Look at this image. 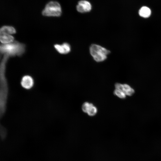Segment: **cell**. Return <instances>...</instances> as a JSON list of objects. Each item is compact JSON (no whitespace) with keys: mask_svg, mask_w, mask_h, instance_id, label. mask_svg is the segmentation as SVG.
Masks as SVG:
<instances>
[{"mask_svg":"<svg viewBox=\"0 0 161 161\" xmlns=\"http://www.w3.org/2000/svg\"><path fill=\"white\" fill-rule=\"evenodd\" d=\"M25 51V45L16 41L8 44H2L0 47L1 54L8 58L21 56L24 54Z\"/></svg>","mask_w":161,"mask_h":161,"instance_id":"obj_1","label":"cell"},{"mask_svg":"<svg viewBox=\"0 0 161 161\" xmlns=\"http://www.w3.org/2000/svg\"><path fill=\"white\" fill-rule=\"evenodd\" d=\"M89 50L94 60L97 62L104 61L110 52L109 50L105 48L96 44H92L90 47Z\"/></svg>","mask_w":161,"mask_h":161,"instance_id":"obj_2","label":"cell"},{"mask_svg":"<svg viewBox=\"0 0 161 161\" xmlns=\"http://www.w3.org/2000/svg\"><path fill=\"white\" fill-rule=\"evenodd\" d=\"M61 13L60 4L57 1H51L46 5L42 13L45 16L58 17L61 15Z\"/></svg>","mask_w":161,"mask_h":161,"instance_id":"obj_3","label":"cell"},{"mask_svg":"<svg viewBox=\"0 0 161 161\" xmlns=\"http://www.w3.org/2000/svg\"><path fill=\"white\" fill-rule=\"evenodd\" d=\"M21 86L26 89H30L33 86L34 80L33 78L30 75H24L21 78Z\"/></svg>","mask_w":161,"mask_h":161,"instance_id":"obj_4","label":"cell"},{"mask_svg":"<svg viewBox=\"0 0 161 161\" xmlns=\"http://www.w3.org/2000/svg\"><path fill=\"white\" fill-rule=\"evenodd\" d=\"M114 86L116 89L122 91L126 95L131 96L134 93V90L127 84H122L117 83L115 84Z\"/></svg>","mask_w":161,"mask_h":161,"instance_id":"obj_5","label":"cell"},{"mask_svg":"<svg viewBox=\"0 0 161 161\" xmlns=\"http://www.w3.org/2000/svg\"><path fill=\"white\" fill-rule=\"evenodd\" d=\"M76 8L78 12L81 13H84L90 11L92 9V6L89 1L82 0L78 2Z\"/></svg>","mask_w":161,"mask_h":161,"instance_id":"obj_6","label":"cell"},{"mask_svg":"<svg viewBox=\"0 0 161 161\" xmlns=\"http://www.w3.org/2000/svg\"><path fill=\"white\" fill-rule=\"evenodd\" d=\"M54 47L57 51L61 54L68 53L71 50L70 46L67 43H64L61 44H55Z\"/></svg>","mask_w":161,"mask_h":161,"instance_id":"obj_7","label":"cell"},{"mask_svg":"<svg viewBox=\"0 0 161 161\" xmlns=\"http://www.w3.org/2000/svg\"><path fill=\"white\" fill-rule=\"evenodd\" d=\"M0 34V40L2 44H6L10 43L15 41L14 37L11 35L6 33Z\"/></svg>","mask_w":161,"mask_h":161,"instance_id":"obj_8","label":"cell"},{"mask_svg":"<svg viewBox=\"0 0 161 161\" xmlns=\"http://www.w3.org/2000/svg\"><path fill=\"white\" fill-rule=\"evenodd\" d=\"M16 32L15 28L11 26H4L2 27L0 29V34L6 33L12 35L16 33Z\"/></svg>","mask_w":161,"mask_h":161,"instance_id":"obj_9","label":"cell"},{"mask_svg":"<svg viewBox=\"0 0 161 161\" xmlns=\"http://www.w3.org/2000/svg\"><path fill=\"white\" fill-rule=\"evenodd\" d=\"M151 14V11L150 9L146 6H143L141 7L139 11V15L144 18L149 17Z\"/></svg>","mask_w":161,"mask_h":161,"instance_id":"obj_10","label":"cell"},{"mask_svg":"<svg viewBox=\"0 0 161 161\" xmlns=\"http://www.w3.org/2000/svg\"><path fill=\"white\" fill-rule=\"evenodd\" d=\"M97 112V108L93 104L89 108L87 113L89 116H92L95 115Z\"/></svg>","mask_w":161,"mask_h":161,"instance_id":"obj_11","label":"cell"},{"mask_svg":"<svg viewBox=\"0 0 161 161\" xmlns=\"http://www.w3.org/2000/svg\"><path fill=\"white\" fill-rule=\"evenodd\" d=\"M114 94L121 99H124L126 98V95L124 92L116 89L114 90Z\"/></svg>","mask_w":161,"mask_h":161,"instance_id":"obj_12","label":"cell"},{"mask_svg":"<svg viewBox=\"0 0 161 161\" xmlns=\"http://www.w3.org/2000/svg\"><path fill=\"white\" fill-rule=\"evenodd\" d=\"M92 105V103L88 102L84 103L82 105V110L84 112L87 113L89 108Z\"/></svg>","mask_w":161,"mask_h":161,"instance_id":"obj_13","label":"cell"}]
</instances>
